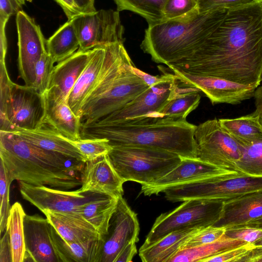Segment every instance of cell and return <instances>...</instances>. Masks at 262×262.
I'll return each mask as SVG.
<instances>
[{"label": "cell", "instance_id": "cell-1", "mask_svg": "<svg viewBox=\"0 0 262 262\" xmlns=\"http://www.w3.org/2000/svg\"><path fill=\"white\" fill-rule=\"evenodd\" d=\"M189 74L259 86L262 72V4L228 9L192 53L168 66Z\"/></svg>", "mask_w": 262, "mask_h": 262}, {"label": "cell", "instance_id": "cell-2", "mask_svg": "<svg viewBox=\"0 0 262 262\" xmlns=\"http://www.w3.org/2000/svg\"><path fill=\"white\" fill-rule=\"evenodd\" d=\"M196 125L186 119L145 118L107 123H81V139L105 138L113 146L160 148L182 158H197Z\"/></svg>", "mask_w": 262, "mask_h": 262}, {"label": "cell", "instance_id": "cell-3", "mask_svg": "<svg viewBox=\"0 0 262 262\" xmlns=\"http://www.w3.org/2000/svg\"><path fill=\"white\" fill-rule=\"evenodd\" d=\"M0 158L7 177L36 186L69 190L81 185L76 173L79 161L27 142L12 133L0 131Z\"/></svg>", "mask_w": 262, "mask_h": 262}, {"label": "cell", "instance_id": "cell-4", "mask_svg": "<svg viewBox=\"0 0 262 262\" xmlns=\"http://www.w3.org/2000/svg\"><path fill=\"white\" fill-rule=\"evenodd\" d=\"M227 10L212 9L149 25L141 48L155 62L168 66L194 52L218 26Z\"/></svg>", "mask_w": 262, "mask_h": 262}, {"label": "cell", "instance_id": "cell-5", "mask_svg": "<svg viewBox=\"0 0 262 262\" xmlns=\"http://www.w3.org/2000/svg\"><path fill=\"white\" fill-rule=\"evenodd\" d=\"M43 95L33 86L10 79L6 62L0 63V131L33 130L44 124Z\"/></svg>", "mask_w": 262, "mask_h": 262}, {"label": "cell", "instance_id": "cell-6", "mask_svg": "<svg viewBox=\"0 0 262 262\" xmlns=\"http://www.w3.org/2000/svg\"><path fill=\"white\" fill-rule=\"evenodd\" d=\"M114 168L125 182L142 185L155 182L174 169L182 157L167 150L147 146H113L107 154Z\"/></svg>", "mask_w": 262, "mask_h": 262}, {"label": "cell", "instance_id": "cell-7", "mask_svg": "<svg viewBox=\"0 0 262 262\" xmlns=\"http://www.w3.org/2000/svg\"><path fill=\"white\" fill-rule=\"evenodd\" d=\"M262 191V177L244 174L206 178L171 186L163 192L172 202L192 199L219 200L225 202Z\"/></svg>", "mask_w": 262, "mask_h": 262}, {"label": "cell", "instance_id": "cell-8", "mask_svg": "<svg viewBox=\"0 0 262 262\" xmlns=\"http://www.w3.org/2000/svg\"><path fill=\"white\" fill-rule=\"evenodd\" d=\"M224 203L219 200L184 201L173 210L157 217L142 246H149L177 230L213 226L221 216Z\"/></svg>", "mask_w": 262, "mask_h": 262}, {"label": "cell", "instance_id": "cell-9", "mask_svg": "<svg viewBox=\"0 0 262 262\" xmlns=\"http://www.w3.org/2000/svg\"><path fill=\"white\" fill-rule=\"evenodd\" d=\"M194 138L198 158L219 168L238 172L236 164L243 146L222 127L219 119L208 120L196 126Z\"/></svg>", "mask_w": 262, "mask_h": 262}, {"label": "cell", "instance_id": "cell-10", "mask_svg": "<svg viewBox=\"0 0 262 262\" xmlns=\"http://www.w3.org/2000/svg\"><path fill=\"white\" fill-rule=\"evenodd\" d=\"M128 65L110 87L96 100L81 111V123H91L127 104L149 86L131 70Z\"/></svg>", "mask_w": 262, "mask_h": 262}, {"label": "cell", "instance_id": "cell-11", "mask_svg": "<svg viewBox=\"0 0 262 262\" xmlns=\"http://www.w3.org/2000/svg\"><path fill=\"white\" fill-rule=\"evenodd\" d=\"M71 20L78 36L79 51L125 41L124 28L118 11L101 9L80 14Z\"/></svg>", "mask_w": 262, "mask_h": 262}, {"label": "cell", "instance_id": "cell-12", "mask_svg": "<svg viewBox=\"0 0 262 262\" xmlns=\"http://www.w3.org/2000/svg\"><path fill=\"white\" fill-rule=\"evenodd\" d=\"M18 34V68L19 77L25 85H33L35 79V66L47 52L46 39L40 26L34 19L21 10L16 14Z\"/></svg>", "mask_w": 262, "mask_h": 262}, {"label": "cell", "instance_id": "cell-13", "mask_svg": "<svg viewBox=\"0 0 262 262\" xmlns=\"http://www.w3.org/2000/svg\"><path fill=\"white\" fill-rule=\"evenodd\" d=\"M176 78L184 85L203 92L212 104H238L254 97L258 87L229 81L221 78L196 75L169 68Z\"/></svg>", "mask_w": 262, "mask_h": 262}, {"label": "cell", "instance_id": "cell-14", "mask_svg": "<svg viewBox=\"0 0 262 262\" xmlns=\"http://www.w3.org/2000/svg\"><path fill=\"white\" fill-rule=\"evenodd\" d=\"M140 226L137 214L122 196L118 198L116 209L110 220L100 262H115L121 251L129 243L139 241Z\"/></svg>", "mask_w": 262, "mask_h": 262}, {"label": "cell", "instance_id": "cell-15", "mask_svg": "<svg viewBox=\"0 0 262 262\" xmlns=\"http://www.w3.org/2000/svg\"><path fill=\"white\" fill-rule=\"evenodd\" d=\"M176 84V76L171 74L167 80L149 86L121 108L95 122L107 123L154 118L156 114L171 97Z\"/></svg>", "mask_w": 262, "mask_h": 262}, {"label": "cell", "instance_id": "cell-16", "mask_svg": "<svg viewBox=\"0 0 262 262\" xmlns=\"http://www.w3.org/2000/svg\"><path fill=\"white\" fill-rule=\"evenodd\" d=\"M20 194L41 212H78L81 206L92 196L93 192L83 193L79 189L68 191L46 186H36L19 181Z\"/></svg>", "mask_w": 262, "mask_h": 262}, {"label": "cell", "instance_id": "cell-17", "mask_svg": "<svg viewBox=\"0 0 262 262\" xmlns=\"http://www.w3.org/2000/svg\"><path fill=\"white\" fill-rule=\"evenodd\" d=\"M239 173H241L219 168L198 158H182L180 163L166 175L154 183L142 185L141 193L146 196L157 195L175 185L214 177Z\"/></svg>", "mask_w": 262, "mask_h": 262}, {"label": "cell", "instance_id": "cell-18", "mask_svg": "<svg viewBox=\"0 0 262 262\" xmlns=\"http://www.w3.org/2000/svg\"><path fill=\"white\" fill-rule=\"evenodd\" d=\"M52 227L47 217L37 214L25 215L26 253L23 262H62L53 239Z\"/></svg>", "mask_w": 262, "mask_h": 262}, {"label": "cell", "instance_id": "cell-19", "mask_svg": "<svg viewBox=\"0 0 262 262\" xmlns=\"http://www.w3.org/2000/svg\"><path fill=\"white\" fill-rule=\"evenodd\" d=\"M82 192L100 193L118 198L123 194L125 182L112 165L107 155L87 161L82 169Z\"/></svg>", "mask_w": 262, "mask_h": 262}, {"label": "cell", "instance_id": "cell-20", "mask_svg": "<svg viewBox=\"0 0 262 262\" xmlns=\"http://www.w3.org/2000/svg\"><path fill=\"white\" fill-rule=\"evenodd\" d=\"M43 96L45 107L44 124L71 140L80 139V118L73 112L68 100L50 89Z\"/></svg>", "mask_w": 262, "mask_h": 262}, {"label": "cell", "instance_id": "cell-21", "mask_svg": "<svg viewBox=\"0 0 262 262\" xmlns=\"http://www.w3.org/2000/svg\"><path fill=\"white\" fill-rule=\"evenodd\" d=\"M262 218V191L224 202L220 219L213 226L225 229Z\"/></svg>", "mask_w": 262, "mask_h": 262}, {"label": "cell", "instance_id": "cell-22", "mask_svg": "<svg viewBox=\"0 0 262 262\" xmlns=\"http://www.w3.org/2000/svg\"><path fill=\"white\" fill-rule=\"evenodd\" d=\"M58 234L68 242L102 239L96 228L77 212H42Z\"/></svg>", "mask_w": 262, "mask_h": 262}, {"label": "cell", "instance_id": "cell-23", "mask_svg": "<svg viewBox=\"0 0 262 262\" xmlns=\"http://www.w3.org/2000/svg\"><path fill=\"white\" fill-rule=\"evenodd\" d=\"M105 47L106 45L91 49L88 63L69 95L68 104L74 114L80 118L82 105L100 75L105 56Z\"/></svg>", "mask_w": 262, "mask_h": 262}, {"label": "cell", "instance_id": "cell-24", "mask_svg": "<svg viewBox=\"0 0 262 262\" xmlns=\"http://www.w3.org/2000/svg\"><path fill=\"white\" fill-rule=\"evenodd\" d=\"M91 49L77 50L54 66L49 89L68 100L69 95L90 58Z\"/></svg>", "mask_w": 262, "mask_h": 262}, {"label": "cell", "instance_id": "cell-25", "mask_svg": "<svg viewBox=\"0 0 262 262\" xmlns=\"http://www.w3.org/2000/svg\"><path fill=\"white\" fill-rule=\"evenodd\" d=\"M12 133L40 148L62 154L79 161H86L78 149L68 141V138L47 124L35 129L20 130Z\"/></svg>", "mask_w": 262, "mask_h": 262}, {"label": "cell", "instance_id": "cell-26", "mask_svg": "<svg viewBox=\"0 0 262 262\" xmlns=\"http://www.w3.org/2000/svg\"><path fill=\"white\" fill-rule=\"evenodd\" d=\"M202 227L185 228L173 231L156 242L141 246L139 256L143 262H168L184 243Z\"/></svg>", "mask_w": 262, "mask_h": 262}, {"label": "cell", "instance_id": "cell-27", "mask_svg": "<svg viewBox=\"0 0 262 262\" xmlns=\"http://www.w3.org/2000/svg\"><path fill=\"white\" fill-rule=\"evenodd\" d=\"M52 233L62 262H100L103 245L102 239L68 242L62 238L53 226Z\"/></svg>", "mask_w": 262, "mask_h": 262}, {"label": "cell", "instance_id": "cell-28", "mask_svg": "<svg viewBox=\"0 0 262 262\" xmlns=\"http://www.w3.org/2000/svg\"><path fill=\"white\" fill-rule=\"evenodd\" d=\"M117 202L118 198L114 196L93 192L91 198L81 206L78 213L96 228L103 239L107 233Z\"/></svg>", "mask_w": 262, "mask_h": 262}, {"label": "cell", "instance_id": "cell-29", "mask_svg": "<svg viewBox=\"0 0 262 262\" xmlns=\"http://www.w3.org/2000/svg\"><path fill=\"white\" fill-rule=\"evenodd\" d=\"M177 86L171 96L156 114L154 118L186 119L199 105L201 96L198 89L184 85L177 78Z\"/></svg>", "mask_w": 262, "mask_h": 262}, {"label": "cell", "instance_id": "cell-30", "mask_svg": "<svg viewBox=\"0 0 262 262\" xmlns=\"http://www.w3.org/2000/svg\"><path fill=\"white\" fill-rule=\"evenodd\" d=\"M222 127L243 147L262 140V125L259 114H250L233 119H220Z\"/></svg>", "mask_w": 262, "mask_h": 262}, {"label": "cell", "instance_id": "cell-31", "mask_svg": "<svg viewBox=\"0 0 262 262\" xmlns=\"http://www.w3.org/2000/svg\"><path fill=\"white\" fill-rule=\"evenodd\" d=\"M46 46L48 53L55 63L75 53L79 49V40L72 20H68L47 39Z\"/></svg>", "mask_w": 262, "mask_h": 262}, {"label": "cell", "instance_id": "cell-32", "mask_svg": "<svg viewBox=\"0 0 262 262\" xmlns=\"http://www.w3.org/2000/svg\"><path fill=\"white\" fill-rule=\"evenodd\" d=\"M246 244L248 243L223 236L213 243L180 250L168 262H204L208 258Z\"/></svg>", "mask_w": 262, "mask_h": 262}, {"label": "cell", "instance_id": "cell-33", "mask_svg": "<svg viewBox=\"0 0 262 262\" xmlns=\"http://www.w3.org/2000/svg\"><path fill=\"white\" fill-rule=\"evenodd\" d=\"M26 213L18 202L11 206L6 230L9 234L12 262H23L26 253L24 219Z\"/></svg>", "mask_w": 262, "mask_h": 262}, {"label": "cell", "instance_id": "cell-34", "mask_svg": "<svg viewBox=\"0 0 262 262\" xmlns=\"http://www.w3.org/2000/svg\"><path fill=\"white\" fill-rule=\"evenodd\" d=\"M167 0H114L117 11L128 10L137 13L148 25L164 20L163 10Z\"/></svg>", "mask_w": 262, "mask_h": 262}, {"label": "cell", "instance_id": "cell-35", "mask_svg": "<svg viewBox=\"0 0 262 262\" xmlns=\"http://www.w3.org/2000/svg\"><path fill=\"white\" fill-rule=\"evenodd\" d=\"M236 169L244 174L262 177V140L243 147Z\"/></svg>", "mask_w": 262, "mask_h": 262}, {"label": "cell", "instance_id": "cell-36", "mask_svg": "<svg viewBox=\"0 0 262 262\" xmlns=\"http://www.w3.org/2000/svg\"><path fill=\"white\" fill-rule=\"evenodd\" d=\"M68 139L78 149L86 161L107 155L112 148L108 140L105 138Z\"/></svg>", "mask_w": 262, "mask_h": 262}, {"label": "cell", "instance_id": "cell-37", "mask_svg": "<svg viewBox=\"0 0 262 262\" xmlns=\"http://www.w3.org/2000/svg\"><path fill=\"white\" fill-rule=\"evenodd\" d=\"M55 62L50 55L46 52L41 56L35 66V79L32 86L43 95L48 89Z\"/></svg>", "mask_w": 262, "mask_h": 262}, {"label": "cell", "instance_id": "cell-38", "mask_svg": "<svg viewBox=\"0 0 262 262\" xmlns=\"http://www.w3.org/2000/svg\"><path fill=\"white\" fill-rule=\"evenodd\" d=\"M198 12V0H167L163 10L164 20L181 18Z\"/></svg>", "mask_w": 262, "mask_h": 262}, {"label": "cell", "instance_id": "cell-39", "mask_svg": "<svg viewBox=\"0 0 262 262\" xmlns=\"http://www.w3.org/2000/svg\"><path fill=\"white\" fill-rule=\"evenodd\" d=\"M225 229L210 226L199 229L183 245L181 249L195 247L209 244L221 239Z\"/></svg>", "mask_w": 262, "mask_h": 262}, {"label": "cell", "instance_id": "cell-40", "mask_svg": "<svg viewBox=\"0 0 262 262\" xmlns=\"http://www.w3.org/2000/svg\"><path fill=\"white\" fill-rule=\"evenodd\" d=\"M0 233L5 232L10 210L9 189L11 182L9 180L4 166L0 162Z\"/></svg>", "mask_w": 262, "mask_h": 262}, {"label": "cell", "instance_id": "cell-41", "mask_svg": "<svg viewBox=\"0 0 262 262\" xmlns=\"http://www.w3.org/2000/svg\"><path fill=\"white\" fill-rule=\"evenodd\" d=\"M223 236L253 244L262 238V229L249 227H234L225 229Z\"/></svg>", "mask_w": 262, "mask_h": 262}, {"label": "cell", "instance_id": "cell-42", "mask_svg": "<svg viewBox=\"0 0 262 262\" xmlns=\"http://www.w3.org/2000/svg\"><path fill=\"white\" fill-rule=\"evenodd\" d=\"M260 0H198L199 12L216 9H233L254 4Z\"/></svg>", "mask_w": 262, "mask_h": 262}, {"label": "cell", "instance_id": "cell-43", "mask_svg": "<svg viewBox=\"0 0 262 262\" xmlns=\"http://www.w3.org/2000/svg\"><path fill=\"white\" fill-rule=\"evenodd\" d=\"M254 246L248 243L208 258L204 262L238 261Z\"/></svg>", "mask_w": 262, "mask_h": 262}, {"label": "cell", "instance_id": "cell-44", "mask_svg": "<svg viewBox=\"0 0 262 262\" xmlns=\"http://www.w3.org/2000/svg\"><path fill=\"white\" fill-rule=\"evenodd\" d=\"M25 0H0V18L9 19L14 14L22 10Z\"/></svg>", "mask_w": 262, "mask_h": 262}, {"label": "cell", "instance_id": "cell-45", "mask_svg": "<svg viewBox=\"0 0 262 262\" xmlns=\"http://www.w3.org/2000/svg\"><path fill=\"white\" fill-rule=\"evenodd\" d=\"M131 70L149 86H153L167 80L171 74V73H165L160 77L152 76L137 69L135 65L131 67Z\"/></svg>", "mask_w": 262, "mask_h": 262}, {"label": "cell", "instance_id": "cell-46", "mask_svg": "<svg viewBox=\"0 0 262 262\" xmlns=\"http://www.w3.org/2000/svg\"><path fill=\"white\" fill-rule=\"evenodd\" d=\"M0 262H12L10 237L7 230L1 240Z\"/></svg>", "mask_w": 262, "mask_h": 262}, {"label": "cell", "instance_id": "cell-47", "mask_svg": "<svg viewBox=\"0 0 262 262\" xmlns=\"http://www.w3.org/2000/svg\"><path fill=\"white\" fill-rule=\"evenodd\" d=\"M63 9L68 19L71 20L74 17L81 14L73 0H54Z\"/></svg>", "mask_w": 262, "mask_h": 262}, {"label": "cell", "instance_id": "cell-48", "mask_svg": "<svg viewBox=\"0 0 262 262\" xmlns=\"http://www.w3.org/2000/svg\"><path fill=\"white\" fill-rule=\"evenodd\" d=\"M136 243L135 242H132L128 244L119 253L115 262L131 261L133 257L137 253Z\"/></svg>", "mask_w": 262, "mask_h": 262}, {"label": "cell", "instance_id": "cell-49", "mask_svg": "<svg viewBox=\"0 0 262 262\" xmlns=\"http://www.w3.org/2000/svg\"><path fill=\"white\" fill-rule=\"evenodd\" d=\"M8 19H0V61L5 60L7 50L6 26Z\"/></svg>", "mask_w": 262, "mask_h": 262}, {"label": "cell", "instance_id": "cell-50", "mask_svg": "<svg viewBox=\"0 0 262 262\" xmlns=\"http://www.w3.org/2000/svg\"><path fill=\"white\" fill-rule=\"evenodd\" d=\"M238 261L262 262V246H254Z\"/></svg>", "mask_w": 262, "mask_h": 262}, {"label": "cell", "instance_id": "cell-51", "mask_svg": "<svg viewBox=\"0 0 262 262\" xmlns=\"http://www.w3.org/2000/svg\"><path fill=\"white\" fill-rule=\"evenodd\" d=\"M82 14L92 13L97 11L95 7V0H73Z\"/></svg>", "mask_w": 262, "mask_h": 262}, {"label": "cell", "instance_id": "cell-52", "mask_svg": "<svg viewBox=\"0 0 262 262\" xmlns=\"http://www.w3.org/2000/svg\"><path fill=\"white\" fill-rule=\"evenodd\" d=\"M255 99V111L262 113V84L256 89L254 97Z\"/></svg>", "mask_w": 262, "mask_h": 262}, {"label": "cell", "instance_id": "cell-53", "mask_svg": "<svg viewBox=\"0 0 262 262\" xmlns=\"http://www.w3.org/2000/svg\"><path fill=\"white\" fill-rule=\"evenodd\" d=\"M236 227H249L262 229V218Z\"/></svg>", "mask_w": 262, "mask_h": 262}, {"label": "cell", "instance_id": "cell-54", "mask_svg": "<svg viewBox=\"0 0 262 262\" xmlns=\"http://www.w3.org/2000/svg\"><path fill=\"white\" fill-rule=\"evenodd\" d=\"M254 246H262V238L252 244Z\"/></svg>", "mask_w": 262, "mask_h": 262}, {"label": "cell", "instance_id": "cell-55", "mask_svg": "<svg viewBox=\"0 0 262 262\" xmlns=\"http://www.w3.org/2000/svg\"><path fill=\"white\" fill-rule=\"evenodd\" d=\"M259 122L262 125V113L259 114Z\"/></svg>", "mask_w": 262, "mask_h": 262}, {"label": "cell", "instance_id": "cell-56", "mask_svg": "<svg viewBox=\"0 0 262 262\" xmlns=\"http://www.w3.org/2000/svg\"><path fill=\"white\" fill-rule=\"evenodd\" d=\"M261 4H262V0H261ZM260 81H261V84H262V72H261V75Z\"/></svg>", "mask_w": 262, "mask_h": 262}]
</instances>
